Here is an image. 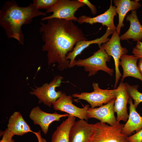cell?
<instances>
[{
    "mask_svg": "<svg viewBox=\"0 0 142 142\" xmlns=\"http://www.w3.org/2000/svg\"><path fill=\"white\" fill-rule=\"evenodd\" d=\"M92 86L93 92L74 93L72 94V97L77 98V100L81 99L86 101L92 108L100 106L116 98V89H102L99 88L98 83L94 82L93 83Z\"/></svg>",
    "mask_w": 142,
    "mask_h": 142,
    "instance_id": "7",
    "label": "cell"
},
{
    "mask_svg": "<svg viewBox=\"0 0 142 142\" xmlns=\"http://www.w3.org/2000/svg\"><path fill=\"white\" fill-rule=\"evenodd\" d=\"M7 126V129L14 135L22 136L29 132L35 133L19 111H15L10 116Z\"/></svg>",
    "mask_w": 142,
    "mask_h": 142,
    "instance_id": "20",
    "label": "cell"
},
{
    "mask_svg": "<svg viewBox=\"0 0 142 142\" xmlns=\"http://www.w3.org/2000/svg\"><path fill=\"white\" fill-rule=\"evenodd\" d=\"M116 98L99 108H89L87 110L88 118H94L100 121L113 125L118 123L114 115V105Z\"/></svg>",
    "mask_w": 142,
    "mask_h": 142,
    "instance_id": "12",
    "label": "cell"
},
{
    "mask_svg": "<svg viewBox=\"0 0 142 142\" xmlns=\"http://www.w3.org/2000/svg\"><path fill=\"white\" fill-rule=\"evenodd\" d=\"M114 31L107 27L105 33L101 37L95 39L88 40H82L78 42L75 44L73 51L68 53L67 58L70 61L69 68H71L74 66V63L76 57L80 54L85 48L93 44H97L100 48L102 43L104 44L108 42L110 38H108L110 34H112Z\"/></svg>",
    "mask_w": 142,
    "mask_h": 142,
    "instance_id": "15",
    "label": "cell"
},
{
    "mask_svg": "<svg viewBox=\"0 0 142 142\" xmlns=\"http://www.w3.org/2000/svg\"><path fill=\"white\" fill-rule=\"evenodd\" d=\"M76 117L69 115L58 126L52 134L51 142H69L70 130L75 121Z\"/></svg>",
    "mask_w": 142,
    "mask_h": 142,
    "instance_id": "21",
    "label": "cell"
},
{
    "mask_svg": "<svg viewBox=\"0 0 142 142\" xmlns=\"http://www.w3.org/2000/svg\"><path fill=\"white\" fill-rule=\"evenodd\" d=\"M73 97L63 92L61 96L53 104L54 109L67 113L69 115L77 117L80 119L87 121V110L89 106L82 108L78 107L73 103Z\"/></svg>",
    "mask_w": 142,
    "mask_h": 142,
    "instance_id": "9",
    "label": "cell"
},
{
    "mask_svg": "<svg viewBox=\"0 0 142 142\" xmlns=\"http://www.w3.org/2000/svg\"><path fill=\"white\" fill-rule=\"evenodd\" d=\"M128 102L130 105L129 114L122 130V133L127 136H131L134 131L137 132L142 129V117L136 111L131 97Z\"/></svg>",
    "mask_w": 142,
    "mask_h": 142,
    "instance_id": "16",
    "label": "cell"
},
{
    "mask_svg": "<svg viewBox=\"0 0 142 142\" xmlns=\"http://www.w3.org/2000/svg\"><path fill=\"white\" fill-rule=\"evenodd\" d=\"M63 78L62 76L55 75L49 83H44L39 87L35 86V88H31L29 93L37 97L39 104L43 103L50 107L63 93L62 91H57L55 90L60 86Z\"/></svg>",
    "mask_w": 142,
    "mask_h": 142,
    "instance_id": "6",
    "label": "cell"
},
{
    "mask_svg": "<svg viewBox=\"0 0 142 142\" xmlns=\"http://www.w3.org/2000/svg\"><path fill=\"white\" fill-rule=\"evenodd\" d=\"M80 2L87 5L90 9L92 14H96L97 12L96 8L94 5L92 4L88 0H79Z\"/></svg>",
    "mask_w": 142,
    "mask_h": 142,
    "instance_id": "27",
    "label": "cell"
},
{
    "mask_svg": "<svg viewBox=\"0 0 142 142\" xmlns=\"http://www.w3.org/2000/svg\"><path fill=\"white\" fill-rule=\"evenodd\" d=\"M116 98L114 105L115 112L117 114L118 122L121 121H127L129 117L127 105L130 96L128 92L126 83L121 81L116 89Z\"/></svg>",
    "mask_w": 142,
    "mask_h": 142,
    "instance_id": "11",
    "label": "cell"
},
{
    "mask_svg": "<svg viewBox=\"0 0 142 142\" xmlns=\"http://www.w3.org/2000/svg\"><path fill=\"white\" fill-rule=\"evenodd\" d=\"M58 1V0H33L32 4L39 10L44 9L47 10Z\"/></svg>",
    "mask_w": 142,
    "mask_h": 142,
    "instance_id": "23",
    "label": "cell"
},
{
    "mask_svg": "<svg viewBox=\"0 0 142 142\" xmlns=\"http://www.w3.org/2000/svg\"><path fill=\"white\" fill-rule=\"evenodd\" d=\"M126 21L130 22L128 30L120 36L123 40L132 39L133 41H138L142 39V25L140 22L137 15L136 11H131L130 14L127 15Z\"/></svg>",
    "mask_w": 142,
    "mask_h": 142,
    "instance_id": "19",
    "label": "cell"
},
{
    "mask_svg": "<svg viewBox=\"0 0 142 142\" xmlns=\"http://www.w3.org/2000/svg\"><path fill=\"white\" fill-rule=\"evenodd\" d=\"M69 115L68 114H59L56 112L53 113H47L42 110L37 106L31 110L29 117L33 124L39 125L43 133L46 134L48 132L49 127L52 123L55 121H60L61 118Z\"/></svg>",
    "mask_w": 142,
    "mask_h": 142,
    "instance_id": "10",
    "label": "cell"
},
{
    "mask_svg": "<svg viewBox=\"0 0 142 142\" xmlns=\"http://www.w3.org/2000/svg\"><path fill=\"white\" fill-rule=\"evenodd\" d=\"M45 23L39 22V31L44 43L42 50L47 53L49 66L57 63L62 71L69 68L70 61L67 56L76 43L87 40L82 29L72 21L56 18L49 19Z\"/></svg>",
    "mask_w": 142,
    "mask_h": 142,
    "instance_id": "1",
    "label": "cell"
},
{
    "mask_svg": "<svg viewBox=\"0 0 142 142\" xmlns=\"http://www.w3.org/2000/svg\"><path fill=\"white\" fill-rule=\"evenodd\" d=\"M125 83L129 94L134 100V104L136 108L139 104L142 102V93L138 90V85H131L128 83Z\"/></svg>",
    "mask_w": 142,
    "mask_h": 142,
    "instance_id": "22",
    "label": "cell"
},
{
    "mask_svg": "<svg viewBox=\"0 0 142 142\" xmlns=\"http://www.w3.org/2000/svg\"><path fill=\"white\" fill-rule=\"evenodd\" d=\"M127 138L129 142H142V129Z\"/></svg>",
    "mask_w": 142,
    "mask_h": 142,
    "instance_id": "25",
    "label": "cell"
},
{
    "mask_svg": "<svg viewBox=\"0 0 142 142\" xmlns=\"http://www.w3.org/2000/svg\"><path fill=\"white\" fill-rule=\"evenodd\" d=\"M139 0H114L113 2L116 7V12L118 15L119 22L116 31L119 34H120L121 27L124 26L123 23L124 18L127 13L130 11H136L141 6L139 2Z\"/></svg>",
    "mask_w": 142,
    "mask_h": 142,
    "instance_id": "18",
    "label": "cell"
},
{
    "mask_svg": "<svg viewBox=\"0 0 142 142\" xmlns=\"http://www.w3.org/2000/svg\"><path fill=\"white\" fill-rule=\"evenodd\" d=\"M85 4L79 0H58L57 2L46 10L47 13H52L50 16L41 19V21L56 18L77 21L78 18L75 16L76 11Z\"/></svg>",
    "mask_w": 142,
    "mask_h": 142,
    "instance_id": "5",
    "label": "cell"
},
{
    "mask_svg": "<svg viewBox=\"0 0 142 142\" xmlns=\"http://www.w3.org/2000/svg\"><path fill=\"white\" fill-rule=\"evenodd\" d=\"M116 13V7L112 6L111 2L109 8L104 13L93 17L84 15L81 16L78 18L77 21L81 24L86 23L93 25L94 23H100L103 26H106L115 31L116 30V27L114 24V18Z\"/></svg>",
    "mask_w": 142,
    "mask_h": 142,
    "instance_id": "14",
    "label": "cell"
},
{
    "mask_svg": "<svg viewBox=\"0 0 142 142\" xmlns=\"http://www.w3.org/2000/svg\"><path fill=\"white\" fill-rule=\"evenodd\" d=\"M132 53L139 58L142 57V42L137 41L136 44L133 49Z\"/></svg>",
    "mask_w": 142,
    "mask_h": 142,
    "instance_id": "26",
    "label": "cell"
},
{
    "mask_svg": "<svg viewBox=\"0 0 142 142\" xmlns=\"http://www.w3.org/2000/svg\"><path fill=\"white\" fill-rule=\"evenodd\" d=\"M93 133L91 124L83 120L75 121L70 130L69 142H90Z\"/></svg>",
    "mask_w": 142,
    "mask_h": 142,
    "instance_id": "13",
    "label": "cell"
},
{
    "mask_svg": "<svg viewBox=\"0 0 142 142\" xmlns=\"http://www.w3.org/2000/svg\"><path fill=\"white\" fill-rule=\"evenodd\" d=\"M1 135H2V138L0 142H15L12 138L14 135L7 128L2 132H1Z\"/></svg>",
    "mask_w": 142,
    "mask_h": 142,
    "instance_id": "24",
    "label": "cell"
},
{
    "mask_svg": "<svg viewBox=\"0 0 142 142\" xmlns=\"http://www.w3.org/2000/svg\"><path fill=\"white\" fill-rule=\"evenodd\" d=\"M124 125L118 122L110 125L100 121L91 124L93 133L90 142H129L122 133Z\"/></svg>",
    "mask_w": 142,
    "mask_h": 142,
    "instance_id": "3",
    "label": "cell"
},
{
    "mask_svg": "<svg viewBox=\"0 0 142 142\" xmlns=\"http://www.w3.org/2000/svg\"><path fill=\"white\" fill-rule=\"evenodd\" d=\"M47 15L36 8L32 3L27 7H20L15 1H7L0 9V26L8 38H14L24 45V38L22 26L30 24L35 17Z\"/></svg>",
    "mask_w": 142,
    "mask_h": 142,
    "instance_id": "2",
    "label": "cell"
},
{
    "mask_svg": "<svg viewBox=\"0 0 142 142\" xmlns=\"http://www.w3.org/2000/svg\"><path fill=\"white\" fill-rule=\"evenodd\" d=\"M139 58L134 55L125 54L120 58L119 65L123 70L121 81L128 77H131L140 80L142 82V76L139 72L137 63Z\"/></svg>",
    "mask_w": 142,
    "mask_h": 142,
    "instance_id": "17",
    "label": "cell"
},
{
    "mask_svg": "<svg viewBox=\"0 0 142 142\" xmlns=\"http://www.w3.org/2000/svg\"><path fill=\"white\" fill-rule=\"evenodd\" d=\"M138 66L140 74L142 76V57L139 58V62Z\"/></svg>",
    "mask_w": 142,
    "mask_h": 142,
    "instance_id": "28",
    "label": "cell"
},
{
    "mask_svg": "<svg viewBox=\"0 0 142 142\" xmlns=\"http://www.w3.org/2000/svg\"><path fill=\"white\" fill-rule=\"evenodd\" d=\"M120 40L119 34L115 30L112 34L110 40L101 46L108 55L112 56L114 60L115 71L114 88H116L119 80L122 76L119 67L120 58L123 55L126 54L128 52V50L126 48L121 47Z\"/></svg>",
    "mask_w": 142,
    "mask_h": 142,
    "instance_id": "8",
    "label": "cell"
},
{
    "mask_svg": "<svg viewBox=\"0 0 142 142\" xmlns=\"http://www.w3.org/2000/svg\"><path fill=\"white\" fill-rule=\"evenodd\" d=\"M110 58L111 56H109L101 47L99 50L91 56L85 59L75 60L74 66L84 67V71L88 72L89 77L95 75L100 70L112 76L113 70L109 68L106 63L110 61Z\"/></svg>",
    "mask_w": 142,
    "mask_h": 142,
    "instance_id": "4",
    "label": "cell"
}]
</instances>
